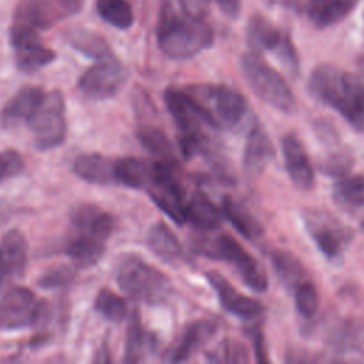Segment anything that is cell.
<instances>
[{"instance_id": "obj_43", "label": "cell", "mask_w": 364, "mask_h": 364, "mask_svg": "<svg viewBox=\"0 0 364 364\" xmlns=\"http://www.w3.org/2000/svg\"><path fill=\"white\" fill-rule=\"evenodd\" d=\"M216 4L219 6L220 11L229 17V18H236L240 14L242 9V0H215Z\"/></svg>"}, {"instance_id": "obj_45", "label": "cell", "mask_w": 364, "mask_h": 364, "mask_svg": "<svg viewBox=\"0 0 364 364\" xmlns=\"http://www.w3.org/2000/svg\"><path fill=\"white\" fill-rule=\"evenodd\" d=\"M357 67H358V70L364 74V55H360V57L357 58Z\"/></svg>"}, {"instance_id": "obj_34", "label": "cell", "mask_w": 364, "mask_h": 364, "mask_svg": "<svg viewBox=\"0 0 364 364\" xmlns=\"http://www.w3.org/2000/svg\"><path fill=\"white\" fill-rule=\"evenodd\" d=\"M94 309L105 320L112 323L122 321L128 314L127 301L111 289H101L97 293Z\"/></svg>"}, {"instance_id": "obj_14", "label": "cell", "mask_w": 364, "mask_h": 364, "mask_svg": "<svg viewBox=\"0 0 364 364\" xmlns=\"http://www.w3.org/2000/svg\"><path fill=\"white\" fill-rule=\"evenodd\" d=\"M84 0H20L13 21L36 30H46L71 14L80 11Z\"/></svg>"}, {"instance_id": "obj_35", "label": "cell", "mask_w": 364, "mask_h": 364, "mask_svg": "<svg viewBox=\"0 0 364 364\" xmlns=\"http://www.w3.org/2000/svg\"><path fill=\"white\" fill-rule=\"evenodd\" d=\"M294 304L299 314L304 318H313L318 310V293L309 280L294 289Z\"/></svg>"}, {"instance_id": "obj_2", "label": "cell", "mask_w": 364, "mask_h": 364, "mask_svg": "<svg viewBox=\"0 0 364 364\" xmlns=\"http://www.w3.org/2000/svg\"><path fill=\"white\" fill-rule=\"evenodd\" d=\"M114 218L92 203H81L70 213V229L64 252L80 269L100 262L114 230Z\"/></svg>"}, {"instance_id": "obj_20", "label": "cell", "mask_w": 364, "mask_h": 364, "mask_svg": "<svg viewBox=\"0 0 364 364\" xmlns=\"http://www.w3.org/2000/svg\"><path fill=\"white\" fill-rule=\"evenodd\" d=\"M216 324L210 320L191 323L165 355L166 361L183 363L189 360L215 334Z\"/></svg>"}, {"instance_id": "obj_4", "label": "cell", "mask_w": 364, "mask_h": 364, "mask_svg": "<svg viewBox=\"0 0 364 364\" xmlns=\"http://www.w3.org/2000/svg\"><path fill=\"white\" fill-rule=\"evenodd\" d=\"M166 108L179 129V146L185 158H192L208 148L206 129H216L200 104L186 91L168 88L164 94Z\"/></svg>"}, {"instance_id": "obj_11", "label": "cell", "mask_w": 364, "mask_h": 364, "mask_svg": "<svg viewBox=\"0 0 364 364\" xmlns=\"http://www.w3.org/2000/svg\"><path fill=\"white\" fill-rule=\"evenodd\" d=\"M128 71L115 55L97 60L78 80L80 91L90 100L101 101L115 97L125 85Z\"/></svg>"}, {"instance_id": "obj_32", "label": "cell", "mask_w": 364, "mask_h": 364, "mask_svg": "<svg viewBox=\"0 0 364 364\" xmlns=\"http://www.w3.org/2000/svg\"><path fill=\"white\" fill-rule=\"evenodd\" d=\"M98 16L109 26L127 30L134 24V11L128 0H97Z\"/></svg>"}, {"instance_id": "obj_42", "label": "cell", "mask_w": 364, "mask_h": 364, "mask_svg": "<svg viewBox=\"0 0 364 364\" xmlns=\"http://www.w3.org/2000/svg\"><path fill=\"white\" fill-rule=\"evenodd\" d=\"M252 341H253V351L256 355V360L259 363H266L269 361L266 355V344H264V337L260 330H256L252 333Z\"/></svg>"}, {"instance_id": "obj_15", "label": "cell", "mask_w": 364, "mask_h": 364, "mask_svg": "<svg viewBox=\"0 0 364 364\" xmlns=\"http://www.w3.org/2000/svg\"><path fill=\"white\" fill-rule=\"evenodd\" d=\"M306 229L317 249L327 259H337L350 242V232L334 218L323 212L307 210L304 215Z\"/></svg>"}, {"instance_id": "obj_27", "label": "cell", "mask_w": 364, "mask_h": 364, "mask_svg": "<svg viewBox=\"0 0 364 364\" xmlns=\"http://www.w3.org/2000/svg\"><path fill=\"white\" fill-rule=\"evenodd\" d=\"M223 218L247 240H257L263 235V228L259 220L239 202L230 196H225L220 205Z\"/></svg>"}, {"instance_id": "obj_18", "label": "cell", "mask_w": 364, "mask_h": 364, "mask_svg": "<svg viewBox=\"0 0 364 364\" xmlns=\"http://www.w3.org/2000/svg\"><path fill=\"white\" fill-rule=\"evenodd\" d=\"M282 152L284 156L286 171L294 186L301 191H310L316 181L314 169L301 141L296 134L289 132L283 135Z\"/></svg>"}, {"instance_id": "obj_44", "label": "cell", "mask_w": 364, "mask_h": 364, "mask_svg": "<svg viewBox=\"0 0 364 364\" xmlns=\"http://www.w3.org/2000/svg\"><path fill=\"white\" fill-rule=\"evenodd\" d=\"M94 361L95 363H108L111 361V357H109V348L107 347V344H102V347H100L95 353V357H94Z\"/></svg>"}, {"instance_id": "obj_37", "label": "cell", "mask_w": 364, "mask_h": 364, "mask_svg": "<svg viewBox=\"0 0 364 364\" xmlns=\"http://www.w3.org/2000/svg\"><path fill=\"white\" fill-rule=\"evenodd\" d=\"M208 360L213 363H246L249 360L246 347L236 340H225L212 353Z\"/></svg>"}, {"instance_id": "obj_31", "label": "cell", "mask_w": 364, "mask_h": 364, "mask_svg": "<svg viewBox=\"0 0 364 364\" xmlns=\"http://www.w3.org/2000/svg\"><path fill=\"white\" fill-rule=\"evenodd\" d=\"M272 264L279 279L289 287L296 289L307 280V270L303 263L287 250H273L270 255Z\"/></svg>"}, {"instance_id": "obj_3", "label": "cell", "mask_w": 364, "mask_h": 364, "mask_svg": "<svg viewBox=\"0 0 364 364\" xmlns=\"http://www.w3.org/2000/svg\"><path fill=\"white\" fill-rule=\"evenodd\" d=\"M156 41L166 57L186 60L212 46L213 31L203 17L176 11L171 4H165L156 24Z\"/></svg>"}, {"instance_id": "obj_41", "label": "cell", "mask_w": 364, "mask_h": 364, "mask_svg": "<svg viewBox=\"0 0 364 364\" xmlns=\"http://www.w3.org/2000/svg\"><path fill=\"white\" fill-rule=\"evenodd\" d=\"M209 1L210 0H179L183 11H186L192 16H198V17L205 16V13L208 11Z\"/></svg>"}, {"instance_id": "obj_16", "label": "cell", "mask_w": 364, "mask_h": 364, "mask_svg": "<svg viewBox=\"0 0 364 364\" xmlns=\"http://www.w3.org/2000/svg\"><path fill=\"white\" fill-rule=\"evenodd\" d=\"M28 246L18 229L7 230L0 239V291L23 276L27 264Z\"/></svg>"}, {"instance_id": "obj_6", "label": "cell", "mask_w": 364, "mask_h": 364, "mask_svg": "<svg viewBox=\"0 0 364 364\" xmlns=\"http://www.w3.org/2000/svg\"><path fill=\"white\" fill-rule=\"evenodd\" d=\"M240 70L257 98L286 114L294 109L296 100L290 85L259 53L250 51L243 54L240 57Z\"/></svg>"}, {"instance_id": "obj_8", "label": "cell", "mask_w": 364, "mask_h": 364, "mask_svg": "<svg viewBox=\"0 0 364 364\" xmlns=\"http://www.w3.org/2000/svg\"><path fill=\"white\" fill-rule=\"evenodd\" d=\"M205 109L216 129L239 127L247 114V101L226 85H192L185 88Z\"/></svg>"}, {"instance_id": "obj_38", "label": "cell", "mask_w": 364, "mask_h": 364, "mask_svg": "<svg viewBox=\"0 0 364 364\" xmlns=\"http://www.w3.org/2000/svg\"><path fill=\"white\" fill-rule=\"evenodd\" d=\"M351 164H353L351 155L347 151L340 149L328 154L324 159H321L318 164V168L326 175L343 176V175H347Z\"/></svg>"}, {"instance_id": "obj_9", "label": "cell", "mask_w": 364, "mask_h": 364, "mask_svg": "<svg viewBox=\"0 0 364 364\" xmlns=\"http://www.w3.org/2000/svg\"><path fill=\"white\" fill-rule=\"evenodd\" d=\"M28 125L33 131L34 145L40 151L54 149L65 141V102L58 90L44 94L38 108L28 121Z\"/></svg>"}, {"instance_id": "obj_23", "label": "cell", "mask_w": 364, "mask_h": 364, "mask_svg": "<svg viewBox=\"0 0 364 364\" xmlns=\"http://www.w3.org/2000/svg\"><path fill=\"white\" fill-rule=\"evenodd\" d=\"M146 245L159 259L168 264L176 266L185 257L181 242L164 222H156L149 228L146 235Z\"/></svg>"}, {"instance_id": "obj_30", "label": "cell", "mask_w": 364, "mask_h": 364, "mask_svg": "<svg viewBox=\"0 0 364 364\" xmlns=\"http://www.w3.org/2000/svg\"><path fill=\"white\" fill-rule=\"evenodd\" d=\"M65 41L81 54L101 60L107 57H112L114 53L105 38L91 30L87 28H74L64 34Z\"/></svg>"}, {"instance_id": "obj_1", "label": "cell", "mask_w": 364, "mask_h": 364, "mask_svg": "<svg viewBox=\"0 0 364 364\" xmlns=\"http://www.w3.org/2000/svg\"><path fill=\"white\" fill-rule=\"evenodd\" d=\"M310 94L337 111L354 129L364 131V81L331 64L317 65L309 78Z\"/></svg>"}, {"instance_id": "obj_29", "label": "cell", "mask_w": 364, "mask_h": 364, "mask_svg": "<svg viewBox=\"0 0 364 364\" xmlns=\"http://www.w3.org/2000/svg\"><path fill=\"white\" fill-rule=\"evenodd\" d=\"M334 202L348 210H364V175H343L333 186Z\"/></svg>"}, {"instance_id": "obj_47", "label": "cell", "mask_w": 364, "mask_h": 364, "mask_svg": "<svg viewBox=\"0 0 364 364\" xmlns=\"http://www.w3.org/2000/svg\"><path fill=\"white\" fill-rule=\"evenodd\" d=\"M272 1H273V0H267V3H272Z\"/></svg>"}, {"instance_id": "obj_28", "label": "cell", "mask_w": 364, "mask_h": 364, "mask_svg": "<svg viewBox=\"0 0 364 364\" xmlns=\"http://www.w3.org/2000/svg\"><path fill=\"white\" fill-rule=\"evenodd\" d=\"M152 164H146L138 158H117L115 159V181L118 185L141 189L152 182Z\"/></svg>"}, {"instance_id": "obj_10", "label": "cell", "mask_w": 364, "mask_h": 364, "mask_svg": "<svg viewBox=\"0 0 364 364\" xmlns=\"http://www.w3.org/2000/svg\"><path fill=\"white\" fill-rule=\"evenodd\" d=\"M247 41L255 53L267 51L294 75L299 71V61L294 46L290 37L273 26L267 18L260 14L250 17L247 23Z\"/></svg>"}, {"instance_id": "obj_19", "label": "cell", "mask_w": 364, "mask_h": 364, "mask_svg": "<svg viewBox=\"0 0 364 364\" xmlns=\"http://www.w3.org/2000/svg\"><path fill=\"white\" fill-rule=\"evenodd\" d=\"M274 156L273 144L260 124H253L243 149V171L249 176L260 175Z\"/></svg>"}, {"instance_id": "obj_46", "label": "cell", "mask_w": 364, "mask_h": 364, "mask_svg": "<svg viewBox=\"0 0 364 364\" xmlns=\"http://www.w3.org/2000/svg\"><path fill=\"white\" fill-rule=\"evenodd\" d=\"M360 228H361V230H363V232H364V220H363V222H361V223H360Z\"/></svg>"}, {"instance_id": "obj_17", "label": "cell", "mask_w": 364, "mask_h": 364, "mask_svg": "<svg viewBox=\"0 0 364 364\" xmlns=\"http://www.w3.org/2000/svg\"><path fill=\"white\" fill-rule=\"evenodd\" d=\"M206 279L216 291L222 307L230 314L243 320H252L264 311L260 301L239 293L220 273L213 270L208 272Z\"/></svg>"}, {"instance_id": "obj_13", "label": "cell", "mask_w": 364, "mask_h": 364, "mask_svg": "<svg viewBox=\"0 0 364 364\" xmlns=\"http://www.w3.org/2000/svg\"><path fill=\"white\" fill-rule=\"evenodd\" d=\"M10 44L17 68L26 74H33L55 60V53L41 43L36 28L11 23Z\"/></svg>"}, {"instance_id": "obj_40", "label": "cell", "mask_w": 364, "mask_h": 364, "mask_svg": "<svg viewBox=\"0 0 364 364\" xmlns=\"http://www.w3.org/2000/svg\"><path fill=\"white\" fill-rule=\"evenodd\" d=\"M24 169L23 156L14 149L0 151V182L20 175Z\"/></svg>"}, {"instance_id": "obj_24", "label": "cell", "mask_w": 364, "mask_h": 364, "mask_svg": "<svg viewBox=\"0 0 364 364\" xmlns=\"http://www.w3.org/2000/svg\"><path fill=\"white\" fill-rule=\"evenodd\" d=\"M186 222L200 230L218 229L222 223V209L202 192H195L185 203Z\"/></svg>"}, {"instance_id": "obj_26", "label": "cell", "mask_w": 364, "mask_h": 364, "mask_svg": "<svg viewBox=\"0 0 364 364\" xmlns=\"http://www.w3.org/2000/svg\"><path fill=\"white\" fill-rule=\"evenodd\" d=\"M154 347V336L145 330L138 310H134L129 317L127 337H125V351L124 363H139Z\"/></svg>"}, {"instance_id": "obj_36", "label": "cell", "mask_w": 364, "mask_h": 364, "mask_svg": "<svg viewBox=\"0 0 364 364\" xmlns=\"http://www.w3.org/2000/svg\"><path fill=\"white\" fill-rule=\"evenodd\" d=\"M364 337V326L354 321H346L334 328L330 343L337 350H347L355 347Z\"/></svg>"}, {"instance_id": "obj_12", "label": "cell", "mask_w": 364, "mask_h": 364, "mask_svg": "<svg viewBox=\"0 0 364 364\" xmlns=\"http://www.w3.org/2000/svg\"><path fill=\"white\" fill-rule=\"evenodd\" d=\"M44 313L37 296L26 287H11L0 299V330H21L36 326Z\"/></svg>"}, {"instance_id": "obj_39", "label": "cell", "mask_w": 364, "mask_h": 364, "mask_svg": "<svg viewBox=\"0 0 364 364\" xmlns=\"http://www.w3.org/2000/svg\"><path fill=\"white\" fill-rule=\"evenodd\" d=\"M74 277H75V270L71 266L60 264L44 272L41 277L37 280V283L43 289H57V287L68 286L70 283H73Z\"/></svg>"}, {"instance_id": "obj_21", "label": "cell", "mask_w": 364, "mask_h": 364, "mask_svg": "<svg viewBox=\"0 0 364 364\" xmlns=\"http://www.w3.org/2000/svg\"><path fill=\"white\" fill-rule=\"evenodd\" d=\"M44 91L34 85H26L20 88L3 107L1 109V124L6 128L18 127L23 122L30 121L36 109L38 108Z\"/></svg>"}, {"instance_id": "obj_22", "label": "cell", "mask_w": 364, "mask_h": 364, "mask_svg": "<svg viewBox=\"0 0 364 364\" xmlns=\"http://www.w3.org/2000/svg\"><path fill=\"white\" fill-rule=\"evenodd\" d=\"M74 173L90 183L109 185L115 181V159L101 154H82L75 158Z\"/></svg>"}, {"instance_id": "obj_5", "label": "cell", "mask_w": 364, "mask_h": 364, "mask_svg": "<svg viewBox=\"0 0 364 364\" xmlns=\"http://www.w3.org/2000/svg\"><path fill=\"white\" fill-rule=\"evenodd\" d=\"M115 280L124 293L146 304L165 303L172 293L171 280L136 255H125L118 260Z\"/></svg>"}, {"instance_id": "obj_33", "label": "cell", "mask_w": 364, "mask_h": 364, "mask_svg": "<svg viewBox=\"0 0 364 364\" xmlns=\"http://www.w3.org/2000/svg\"><path fill=\"white\" fill-rule=\"evenodd\" d=\"M139 142L156 158V161L175 164L176 158L173 154V146L168 136L155 127H144L138 131Z\"/></svg>"}, {"instance_id": "obj_25", "label": "cell", "mask_w": 364, "mask_h": 364, "mask_svg": "<svg viewBox=\"0 0 364 364\" xmlns=\"http://www.w3.org/2000/svg\"><path fill=\"white\" fill-rule=\"evenodd\" d=\"M357 3L358 0H309L307 14L316 27L324 28L347 17Z\"/></svg>"}, {"instance_id": "obj_7", "label": "cell", "mask_w": 364, "mask_h": 364, "mask_svg": "<svg viewBox=\"0 0 364 364\" xmlns=\"http://www.w3.org/2000/svg\"><path fill=\"white\" fill-rule=\"evenodd\" d=\"M195 252L218 260L230 263L242 280L253 291L263 293L267 290L269 279L259 262L245 250V247L229 235H219L213 240H198Z\"/></svg>"}]
</instances>
